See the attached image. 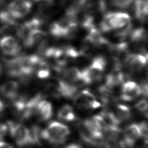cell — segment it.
<instances>
[{"mask_svg":"<svg viewBox=\"0 0 148 148\" xmlns=\"http://www.w3.org/2000/svg\"><path fill=\"white\" fill-rule=\"evenodd\" d=\"M69 134L70 130L68 127L57 121L50 122L46 128L42 130V139L55 144L64 143Z\"/></svg>","mask_w":148,"mask_h":148,"instance_id":"6da1fadb","label":"cell"},{"mask_svg":"<svg viewBox=\"0 0 148 148\" xmlns=\"http://www.w3.org/2000/svg\"><path fill=\"white\" fill-rule=\"evenodd\" d=\"M8 132L19 147H23L30 145L29 130L24 125L13 121L6 123Z\"/></svg>","mask_w":148,"mask_h":148,"instance_id":"7a4b0ae2","label":"cell"},{"mask_svg":"<svg viewBox=\"0 0 148 148\" xmlns=\"http://www.w3.org/2000/svg\"><path fill=\"white\" fill-rule=\"evenodd\" d=\"M74 103L80 109H94L98 108L101 104L96 100V97L90 90H82L74 97Z\"/></svg>","mask_w":148,"mask_h":148,"instance_id":"3957f363","label":"cell"},{"mask_svg":"<svg viewBox=\"0 0 148 148\" xmlns=\"http://www.w3.org/2000/svg\"><path fill=\"white\" fill-rule=\"evenodd\" d=\"M32 7V3L29 0H15L8 5L7 10L17 20L29 14Z\"/></svg>","mask_w":148,"mask_h":148,"instance_id":"277c9868","label":"cell"},{"mask_svg":"<svg viewBox=\"0 0 148 148\" xmlns=\"http://www.w3.org/2000/svg\"><path fill=\"white\" fill-rule=\"evenodd\" d=\"M148 55L146 53L142 54H128L124 59V64L127 68L133 71H140L147 63Z\"/></svg>","mask_w":148,"mask_h":148,"instance_id":"5b68a950","label":"cell"},{"mask_svg":"<svg viewBox=\"0 0 148 148\" xmlns=\"http://www.w3.org/2000/svg\"><path fill=\"white\" fill-rule=\"evenodd\" d=\"M0 50L6 55L12 57L19 54L21 47L13 36H7L0 40Z\"/></svg>","mask_w":148,"mask_h":148,"instance_id":"8992f818","label":"cell"},{"mask_svg":"<svg viewBox=\"0 0 148 148\" xmlns=\"http://www.w3.org/2000/svg\"><path fill=\"white\" fill-rule=\"evenodd\" d=\"M141 94L140 86L136 82L129 81L122 85L121 98L124 101H131Z\"/></svg>","mask_w":148,"mask_h":148,"instance_id":"52a82bcc","label":"cell"},{"mask_svg":"<svg viewBox=\"0 0 148 148\" xmlns=\"http://www.w3.org/2000/svg\"><path fill=\"white\" fill-rule=\"evenodd\" d=\"M109 15L112 30L120 29L131 23L130 16L126 13L111 12Z\"/></svg>","mask_w":148,"mask_h":148,"instance_id":"ba28073f","label":"cell"},{"mask_svg":"<svg viewBox=\"0 0 148 148\" xmlns=\"http://www.w3.org/2000/svg\"><path fill=\"white\" fill-rule=\"evenodd\" d=\"M86 41L98 47L111 46L108 40L102 36L98 29L95 27L88 31Z\"/></svg>","mask_w":148,"mask_h":148,"instance_id":"9c48e42d","label":"cell"},{"mask_svg":"<svg viewBox=\"0 0 148 148\" xmlns=\"http://www.w3.org/2000/svg\"><path fill=\"white\" fill-rule=\"evenodd\" d=\"M19 86L15 81H9L0 87V92L6 98L14 100L18 96Z\"/></svg>","mask_w":148,"mask_h":148,"instance_id":"30bf717a","label":"cell"},{"mask_svg":"<svg viewBox=\"0 0 148 148\" xmlns=\"http://www.w3.org/2000/svg\"><path fill=\"white\" fill-rule=\"evenodd\" d=\"M100 115L104 120L107 131L112 132H118L119 130V126L120 122L113 113L110 111H104Z\"/></svg>","mask_w":148,"mask_h":148,"instance_id":"8fae6325","label":"cell"},{"mask_svg":"<svg viewBox=\"0 0 148 148\" xmlns=\"http://www.w3.org/2000/svg\"><path fill=\"white\" fill-rule=\"evenodd\" d=\"M141 137V132L139 125L130 124L124 131L123 140L126 142L134 145L135 142Z\"/></svg>","mask_w":148,"mask_h":148,"instance_id":"7c38bea8","label":"cell"},{"mask_svg":"<svg viewBox=\"0 0 148 148\" xmlns=\"http://www.w3.org/2000/svg\"><path fill=\"white\" fill-rule=\"evenodd\" d=\"M36 114H37L38 118L41 120H49L53 114L52 105L48 101L42 100L40 102L37 107Z\"/></svg>","mask_w":148,"mask_h":148,"instance_id":"4fadbf2b","label":"cell"},{"mask_svg":"<svg viewBox=\"0 0 148 148\" xmlns=\"http://www.w3.org/2000/svg\"><path fill=\"white\" fill-rule=\"evenodd\" d=\"M46 33L40 29H36L30 32L27 38L23 42L24 46L27 48H31L43 41Z\"/></svg>","mask_w":148,"mask_h":148,"instance_id":"5bb4252c","label":"cell"},{"mask_svg":"<svg viewBox=\"0 0 148 148\" xmlns=\"http://www.w3.org/2000/svg\"><path fill=\"white\" fill-rule=\"evenodd\" d=\"M134 10L138 19L141 21H146L148 16V0H135Z\"/></svg>","mask_w":148,"mask_h":148,"instance_id":"9a60e30c","label":"cell"},{"mask_svg":"<svg viewBox=\"0 0 148 148\" xmlns=\"http://www.w3.org/2000/svg\"><path fill=\"white\" fill-rule=\"evenodd\" d=\"M63 77L67 82L71 84L81 82L82 72L76 67H70L65 69L62 71Z\"/></svg>","mask_w":148,"mask_h":148,"instance_id":"2e32d148","label":"cell"},{"mask_svg":"<svg viewBox=\"0 0 148 148\" xmlns=\"http://www.w3.org/2000/svg\"><path fill=\"white\" fill-rule=\"evenodd\" d=\"M57 116L60 120L66 122H71L74 121L76 116L73 109L69 105H64L60 108L58 112Z\"/></svg>","mask_w":148,"mask_h":148,"instance_id":"e0dca14e","label":"cell"},{"mask_svg":"<svg viewBox=\"0 0 148 148\" xmlns=\"http://www.w3.org/2000/svg\"><path fill=\"white\" fill-rule=\"evenodd\" d=\"M113 113L120 123L128 120L131 116L130 108L128 106L122 104L116 106L115 112Z\"/></svg>","mask_w":148,"mask_h":148,"instance_id":"ac0fdd59","label":"cell"},{"mask_svg":"<svg viewBox=\"0 0 148 148\" xmlns=\"http://www.w3.org/2000/svg\"><path fill=\"white\" fill-rule=\"evenodd\" d=\"M130 40L132 42H144L147 38V31L144 28L140 27L132 30L130 32Z\"/></svg>","mask_w":148,"mask_h":148,"instance_id":"d6986e66","label":"cell"},{"mask_svg":"<svg viewBox=\"0 0 148 148\" xmlns=\"http://www.w3.org/2000/svg\"><path fill=\"white\" fill-rule=\"evenodd\" d=\"M0 22L4 26H17V20L8 12V10L0 11Z\"/></svg>","mask_w":148,"mask_h":148,"instance_id":"ffe728a7","label":"cell"},{"mask_svg":"<svg viewBox=\"0 0 148 148\" xmlns=\"http://www.w3.org/2000/svg\"><path fill=\"white\" fill-rule=\"evenodd\" d=\"M29 130L30 145L39 144L42 138V130L36 125L32 126Z\"/></svg>","mask_w":148,"mask_h":148,"instance_id":"44dd1931","label":"cell"},{"mask_svg":"<svg viewBox=\"0 0 148 148\" xmlns=\"http://www.w3.org/2000/svg\"><path fill=\"white\" fill-rule=\"evenodd\" d=\"M113 6L120 9H126L132 4L133 0H112Z\"/></svg>","mask_w":148,"mask_h":148,"instance_id":"7402d4cb","label":"cell"},{"mask_svg":"<svg viewBox=\"0 0 148 148\" xmlns=\"http://www.w3.org/2000/svg\"><path fill=\"white\" fill-rule=\"evenodd\" d=\"M135 108L137 110L141 112H147L148 109V103L145 99L139 101L135 105Z\"/></svg>","mask_w":148,"mask_h":148,"instance_id":"603a6c76","label":"cell"},{"mask_svg":"<svg viewBox=\"0 0 148 148\" xmlns=\"http://www.w3.org/2000/svg\"><path fill=\"white\" fill-rule=\"evenodd\" d=\"M140 128V132H141V137H143L144 138H146L147 140L148 138V124L146 122H142L140 124H138Z\"/></svg>","mask_w":148,"mask_h":148,"instance_id":"cb8c5ba5","label":"cell"},{"mask_svg":"<svg viewBox=\"0 0 148 148\" xmlns=\"http://www.w3.org/2000/svg\"><path fill=\"white\" fill-rule=\"evenodd\" d=\"M34 2L40 4L43 8H47L52 6L54 0H34Z\"/></svg>","mask_w":148,"mask_h":148,"instance_id":"d4e9b609","label":"cell"},{"mask_svg":"<svg viewBox=\"0 0 148 148\" xmlns=\"http://www.w3.org/2000/svg\"><path fill=\"white\" fill-rule=\"evenodd\" d=\"M8 132V127L7 123L0 122V136L4 138Z\"/></svg>","mask_w":148,"mask_h":148,"instance_id":"484cf974","label":"cell"},{"mask_svg":"<svg viewBox=\"0 0 148 148\" xmlns=\"http://www.w3.org/2000/svg\"><path fill=\"white\" fill-rule=\"evenodd\" d=\"M98 9L101 13L106 12L107 5L104 0H99L98 4Z\"/></svg>","mask_w":148,"mask_h":148,"instance_id":"4316f807","label":"cell"},{"mask_svg":"<svg viewBox=\"0 0 148 148\" xmlns=\"http://www.w3.org/2000/svg\"><path fill=\"white\" fill-rule=\"evenodd\" d=\"M141 89V94L143 96L147 97L148 96V84L147 83H144L140 86Z\"/></svg>","mask_w":148,"mask_h":148,"instance_id":"83f0119b","label":"cell"},{"mask_svg":"<svg viewBox=\"0 0 148 148\" xmlns=\"http://www.w3.org/2000/svg\"><path fill=\"white\" fill-rule=\"evenodd\" d=\"M105 148H120V143L119 144H115L114 143H112V144L110 143L109 144L106 145Z\"/></svg>","mask_w":148,"mask_h":148,"instance_id":"f1b7e54d","label":"cell"},{"mask_svg":"<svg viewBox=\"0 0 148 148\" xmlns=\"http://www.w3.org/2000/svg\"><path fill=\"white\" fill-rule=\"evenodd\" d=\"M65 148H82V147L78 144L72 143V144L68 145L67 146L65 147Z\"/></svg>","mask_w":148,"mask_h":148,"instance_id":"f546056e","label":"cell"},{"mask_svg":"<svg viewBox=\"0 0 148 148\" xmlns=\"http://www.w3.org/2000/svg\"><path fill=\"white\" fill-rule=\"evenodd\" d=\"M0 148H13L9 144L7 143L3 142L0 144Z\"/></svg>","mask_w":148,"mask_h":148,"instance_id":"4dcf8cb0","label":"cell"},{"mask_svg":"<svg viewBox=\"0 0 148 148\" xmlns=\"http://www.w3.org/2000/svg\"><path fill=\"white\" fill-rule=\"evenodd\" d=\"M5 109V104L1 100H0V115L2 114Z\"/></svg>","mask_w":148,"mask_h":148,"instance_id":"1f68e13d","label":"cell"},{"mask_svg":"<svg viewBox=\"0 0 148 148\" xmlns=\"http://www.w3.org/2000/svg\"><path fill=\"white\" fill-rule=\"evenodd\" d=\"M2 73V68L1 67V66L0 65V77L1 76Z\"/></svg>","mask_w":148,"mask_h":148,"instance_id":"d6a6232c","label":"cell"},{"mask_svg":"<svg viewBox=\"0 0 148 148\" xmlns=\"http://www.w3.org/2000/svg\"><path fill=\"white\" fill-rule=\"evenodd\" d=\"M3 138L0 136V144L3 142Z\"/></svg>","mask_w":148,"mask_h":148,"instance_id":"836d02e7","label":"cell"},{"mask_svg":"<svg viewBox=\"0 0 148 148\" xmlns=\"http://www.w3.org/2000/svg\"><path fill=\"white\" fill-rule=\"evenodd\" d=\"M5 0H0V4H2Z\"/></svg>","mask_w":148,"mask_h":148,"instance_id":"e575fe53","label":"cell"},{"mask_svg":"<svg viewBox=\"0 0 148 148\" xmlns=\"http://www.w3.org/2000/svg\"><path fill=\"white\" fill-rule=\"evenodd\" d=\"M63 1H68V0H63Z\"/></svg>","mask_w":148,"mask_h":148,"instance_id":"d590c367","label":"cell"},{"mask_svg":"<svg viewBox=\"0 0 148 148\" xmlns=\"http://www.w3.org/2000/svg\"><path fill=\"white\" fill-rule=\"evenodd\" d=\"M104 1H105V0H104Z\"/></svg>","mask_w":148,"mask_h":148,"instance_id":"8d00e7d4","label":"cell"}]
</instances>
